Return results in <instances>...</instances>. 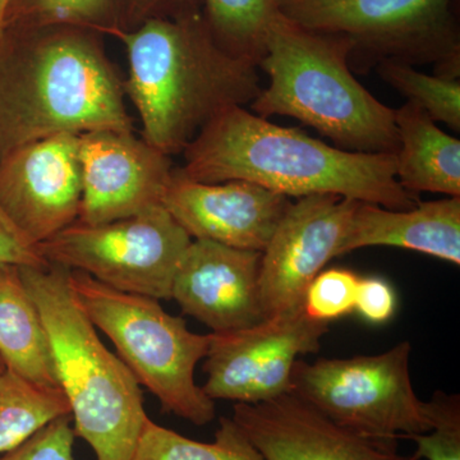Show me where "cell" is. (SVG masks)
Returning a JSON list of instances; mask_svg holds the SVG:
<instances>
[{"mask_svg": "<svg viewBox=\"0 0 460 460\" xmlns=\"http://www.w3.org/2000/svg\"><path fill=\"white\" fill-rule=\"evenodd\" d=\"M192 238L163 205L113 222H75L39 244L48 263L90 275L120 292L172 299V283Z\"/></svg>", "mask_w": 460, "mask_h": 460, "instance_id": "obj_9", "label": "cell"}, {"mask_svg": "<svg viewBox=\"0 0 460 460\" xmlns=\"http://www.w3.org/2000/svg\"><path fill=\"white\" fill-rule=\"evenodd\" d=\"M358 202L329 193L292 202L262 252L260 292L266 319L304 308L311 281L339 257Z\"/></svg>", "mask_w": 460, "mask_h": 460, "instance_id": "obj_11", "label": "cell"}, {"mask_svg": "<svg viewBox=\"0 0 460 460\" xmlns=\"http://www.w3.org/2000/svg\"><path fill=\"white\" fill-rule=\"evenodd\" d=\"M5 370H7V366H5L4 361H3L2 357H0V375L5 372Z\"/></svg>", "mask_w": 460, "mask_h": 460, "instance_id": "obj_32", "label": "cell"}, {"mask_svg": "<svg viewBox=\"0 0 460 460\" xmlns=\"http://www.w3.org/2000/svg\"><path fill=\"white\" fill-rule=\"evenodd\" d=\"M358 283V275L347 269L321 271L305 292V314L313 320L330 323L352 314Z\"/></svg>", "mask_w": 460, "mask_h": 460, "instance_id": "obj_26", "label": "cell"}, {"mask_svg": "<svg viewBox=\"0 0 460 460\" xmlns=\"http://www.w3.org/2000/svg\"><path fill=\"white\" fill-rule=\"evenodd\" d=\"M454 0H278L281 16L311 31L347 39L383 62L434 65L459 80L460 39ZM378 62V63H380Z\"/></svg>", "mask_w": 460, "mask_h": 460, "instance_id": "obj_7", "label": "cell"}, {"mask_svg": "<svg viewBox=\"0 0 460 460\" xmlns=\"http://www.w3.org/2000/svg\"><path fill=\"white\" fill-rule=\"evenodd\" d=\"M372 246L405 248L460 265V198L420 202L410 210L359 201L339 256Z\"/></svg>", "mask_w": 460, "mask_h": 460, "instance_id": "obj_17", "label": "cell"}, {"mask_svg": "<svg viewBox=\"0 0 460 460\" xmlns=\"http://www.w3.org/2000/svg\"><path fill=\"white\" fill-rule=\"evenodd\" d=\"M5 22L75 27L109 35L122 30L117 0H11Z\"/></svg>", "mask_w": 460, "mask_h": 460, "instance_id": "obj_24", "label": "cell"}, {"mask_svg": "<svg viewBox=\"0 0 460 460\" xmlns=\"http://www.w3.org/2000/svg\"><path fill=\"white\" fill-rule=\"evenodd\" d=\"M123 78L87 30H0V155L59 135L133 132Z\"/></svg>", "mask_w": 460, "mask_h": 460, "instance_id": "obj_1", "label": "cell"}, {"mask_svg": "<svg viewBox=\"0 0 460 460\" xmlns=\"http://www.w3.org/2000/svg\"><path fill=\"white\" fill-rule=\"evenodd\" d=\"M330 323L304 308L269 317L251 328L214 334L205 357L202 390L213 401L257 404L289 394L293 366L319 352Z\"/></svg>", "mask_w": 460, "mask_h": 460, "instance_id": "obj_10", "label": "cell"}, {"mask_svg": "<svg viewBox=\"0 0 460 460\" xmlns=\"http://www.w3.org/2000/svg\"><path fill=\"white\" fill-rule=\"evenodd\" d=\"M9 2H11V0H0V30H2L3 25H4Z\"/></svg>", "mask_w": 460, "mask_h": 460, "instance_id": "obj_30", "label": "cell"}, {"mask_svg": "<svg viewBox=\"0 0 460 460\" xmlns=\"http://www.w3.org/2000/svg\"><path fill=\"white\" fill-rule=\"evenodd\" d=\"M145 8L155 7V5L164 4V3L174 2V0H137Z\"/></svg>", "mask_w": 460, "mask_h": 460, "instance_id": "obj_31", "label": "cell"}, {"mask_svg": "<svg viewBox=\"0 0 460 460\" xmlns=\"http://www.w3.org/2000/svg\"><path fill=\"white\" fill-rule=\"evenodd\" d=\"M208 23L217 42L234 57L259 65L278 0H205Z\"/></svg>", "mask_w": 460, "mask_h": 460, "instance_id": "obj_22", "label": "cell"}, {"mask_svg": "<svg viewBox=\"0 0 460 460\" xmlns=\"http://www.w3.org/2000/svg\"><path fill=\"white\" fill-rule=\"evenodd\" d=\"M425 413L429 431L407 438L417 445L414 456L422 460H460L459 395L438 390L425 402Z\"/></svg>", "mask_w": 460, "mask_h": 460, "instance_id": "obj_25", "label": "cell"}, {"mask_svg": "<svg viewBox=\"0 0 460 460\" xmlns=\"http://www.w3.org/2000/svg\"><path fill=\"white\" fill-rule=\"evenodd\" d=\"M69 283L91 323L163 411L196 426L213 422L215 402L195 380L211 334L190 332L184 319L166 313L157 299L120 292L84 272L69 270Z\"/></svg>", "mask_w": 460, "mask_h": 460, "instance_id": "obj_6", "label": "cell"}, {"mask_svg": "<svg viewBox=\"0 0 460 460\" xmlns=\"http://www.w3.org/2000/svg\"><path fill=\"white\" fill-rule=\"evenodd\" d=\"M233 420L263 460H422L402 456L398 441L341 428L293 394L234 404Z\"/></svg>", "mask_w": 460, "mask_h": 460, "instance_id": "obj_14", "label": "cell"}, {"mask_svg": "<svg viewBox=\"0 0 460 460\" xmlns=\"http://www.w3.org/2000/svg\"><path fill=\"white\" fill-rule=\"evenodd\" d=\"M20 270L47 330L75 436L90 445L96 460H131L148 419L140 384L102 343L75 298L68 269L49 263Z\"/></svg>", "mask_w": 460, "mask_h": 460, "instance_id": "obj_5", "label": "cell"}, {"mask_svg": "<svg viewBox=\"0 0 460 460\" xmlns=\"http://www.w3.org/2000/svg\"><path fill=\"white\" fill-rule=\"evenodd\" d=\"M78 136L42 138L0 155V208L33 243L48 241L80 217Z\"/></svg>", "mask_w": 460, "mask_h": 460, "instance_id": "obj_12", "label": "cell"}, {"mask_svg": "<svg viewBox=\"0 0 460 460\" xmlns=\"http://www.w3.org/2000/svg\"><path fill=\"white\" fill-rule=\"evenodd\" d=\"M72 416L60 417L45 426L26 443L0 456V460H75Z\"/></svg>", "mask_w": 460, "mask_h": 460, "instance_id": "obj_27", "label": "cell"}, {"mask_svg": "<svg viewBox=\"0 0 460 460\" xmlns=\"http://www.w3.org/2000/svg\"><path fill=\"white\" fill-rule=\"evenodd\" d=\"M181 154L184 164L174 172L199 183L247 181L288 198L329 193L390 210L420 204L396 180L395 154L330 146L243 107L217 114Z\"/></svg>", "mask_w": 460, "mask_h": 460, "instance_id": "obj_2", "label": "cell"}, {"mask_svg": "<svg viewBox=\"0 0 460 460\" xmlns=\"http://www.w3.org/2000/svg\"><path fill=\"white\" fill-rule=\"evenodd\" d=\"M352 54L347 39L311 31L278 14L257 65L268 75L269 84L251 108L262 118H296L343 150L398 153L395 109L356 80Z\"/></svg>", "mask_w": 460, "mask_h": 460, "instance_id": "obj_4", "label": "cell"}, {"mask_svg": "<svg viewBox=\"0 0 460 460\" xmlns=\"http://www.w3.org/2000/svg\"><path fill=\"white\" fill-rule=\"evenodd\" d=\"M83 199L77 222L96 226L163 205L172 177V156L133 132L78 136Z\"/></svg>", "mask_w": 460, "mask_h": 460, "instance_id": "obj_13", "label": "cell"}, {"mask_svg": "<svg viewBox=\"0 0 460 460\" xmlns=\"http://www.w3.org/2000/svg\"><path fill=\"white\" fill-rule=\"evenodd\" d=\"M411 352L410 341H402L374 356L296 359L289 393L357 434L395 441L425 434L429 425L411 385Z\"/></svg>", "mask_w": 460, "mask_h": 460, "instance_id": "obj_8", "label": "cell"}, {"mask_svg": "<svg viewBox=\"0 0 460 460\" xmlns=\"http://www.w3.org/2000/svg\"><path fill=\"white\" fill-rule=\"evenodd\" d=\"M398 298L394 288L383 278H359L354 311L372 325H383L394 317Z\"/></svg>", "mask_w": 460, "mask_h": 460, "instance_id": "obj_28", "label": "cell"}, {"mask_svg": "<svg viewBox=\"0 0 460 460\" xmlns=\"http://www.w3.org/2000/svg\"><path fill=\"white\" fill-rule=\"evenodd\" d=\"M69 414L71 407L59 387L39 385L5 370L0 375V456Z\"/></svg>", "mask_w": 460, "mask_h": 460, "instance_id": "obj_20", "label": "cell"}, {"mask_svg": "<svg viewBox=\"0 0 460 460\" xmlns=\"http://www.w3.org/2000/svg\"><path fill=\"white\" fill-rule=\"evenodd\" d=\"M399 150L396 180L419 196L443 193L460 198V141L436 126L435 120L417 105L405 102L395 109Z\"/></svg>", "mask_w": 460, "mask_h": 460, "instance_id": "obj_18", "label": "cell"}, {"mask_svg": "<svg viewBox=\"0 0 460 460\" xmlns=\"http://www.w3.org/2000/svg\"><path fill=\"white\" fill-rule=\"evenodd\" d=\"M261 259L262 252L192 239L172 278V299L214 334L255 326L266 319Z\"/></svg>", "mask_w": 460, "mask_h": 460, "instance_id": "obj_15", "label": "cell"}, {"mask_svg": "<svg viewBox=\"0 0 460 460\" xmlns=\"http://www.w3.org/2000/svg\"><path fill=\"white\" fill-rule=\"evenodd\" d=\"M377 72L407 102L422 109L435 122L460 131L459 80L422 74L414 66L398 60H383L378 63Z\"/></svg>", "mask_w": 460, "mask_h": 460, "instance_id": "obj_23", "label": "cell"}, {"mask_svg": "<svg viewBox=\"0 0 460 460\" xmlns=\"http://www.w3.org/2000/svg\"><path fill=\"white\" fill-rule=\"evenodd\" d=\"M111 36L128 56L123 89L140 115L142 138L165 155L183 153L217 114L250 104L262 90L259 66L224 49L201 18H148Z\"/></svg>", "mask_w": 460, "mask_h": 460, "instance_id": "obj_3", "label": "cell"}, {"mask_svg": "<svg viewBox=\"0 0 460 460\" xmlns=\"http://www.w3.org/2000/svg\"><path fill=\"white\" fill-rule=\"evenodd\" d=\"M131 460H263L232 417H222L214 441L201 443L150 419L142 428Z\"/></svg>", "mask_w": 460, "mask_h": 460, "instance_id": "obj_21", "label": "cell"}, {"mask_svg": "<svg viewBox=\"0 0 460 460\" xmlns=\"http://www.w3.org/2000/svg\"><path fill=\"white\" fill-rule=\"evenodd\" d=\"M292 205L290 198L247 181L199 183L172 171L163 206L190 238L263 252Z\"/></svg>", "mask_w": 460, "mask_h": 460, "instance_id": "obj_16", "label": "cell"}, {"mask_svg": "<svg viewBox=\"0 0 460 460\" xmlns=\"http://www.w3.org/2000/svg\"><path fill=\"white\" fill-rule=\"evenodd\" d=\"M0 357L7 370L39 385L59 387L38 305L20 266L12 263H0Z\"/></svg>", "mask_w": 460, "mask_h": 460, "instance_id": "obj_19", "label": "cell"}, {"mask_svg": "<svg viewBox=\"0 0 460 460\" xmlns=\"http://www.w3.org/2000/svg\"><path fill=\"white\" fill-rule=\"evenodd\" d=\"M0 263H12L30 268L49 265L41 256L39 244L33 243L12 223L0 208Z\"/></svg>", "mask_w": 460, "mask_h": 460, "instance_id": "obj_29", "label": "cell"}]
</instances>
